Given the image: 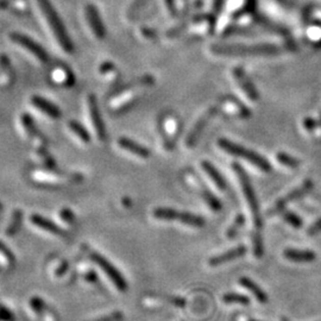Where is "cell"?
<instances>
[{"mask_svg":"<svg viewBox=\"0 0 321 321\" xmlns=\"http://www.w3.org/2000/svg\"><path fill=\"white\" fill-rule=\"evenodd\" d=\"M36 2H37L39 9L42 10L43 16H44L46 23H48L50 29L52 30V34L57 39V42H59V44L62 46V49L66 52L73 54V43H71V39L67 34L66 28H64L62 20H61V18L59 17L55 9L52 7L51 3L49 0H36Z\"/></svg>","mask_w":321,"mask_h":321,"instance_id":"cell-1","label":"cell"},{"mask_svg":"<svg viewBox=\"0 0 321 321\" xmlns=\"http://www.w3.org/2000/svg\"><path fill=\"white\" fill-rule=\"evenodd\" d=\"M218 144H219L220 148L225 150L226 152L249 160V162L255 164L257 168H259L260 170L265 171V173L271 170V164L268 162L264 157L260 156L259 153L252 151V150H249L244 148V146L234 144V143L227 141V139H219V141H218Z\"/></svg>","mask_w":321,"mask_h":321,"instance_id":"cell-2","label":"cell"},{"mask_svg":"<svg viewBox=\"0 0 321 321\" xmlns=\"http://www.w3.org/2000/svg\"><path fill=\"white\" fill-rule=\"evenodd\" d=\"M212 50L221 55H275L280 52V48L271 44L262 45H214Z\"/></svg>","mask_w":321,"mask_h":321,"instance_id":"cell-3","label":"cell"},{"mask_svg":"<svg viewBox=\"0 0 321 321\" xmlns=\"http://www.w3.org/2000/svg\"><path fill=\"white\" fill-rule=\"evenodd\" d=\"M235 173H237L239 180H240L243 192H244V195L246 200H248L250 208L252 210V216H253V223H255V226L257 230H260L262 227V219H260V213H259V206L258 201H257L255 191H253L251 182H250L248 175L244 171V169L239 166V164H234L233 166Z\"/></svg>","mask_w":321,"mask_h":321,"instance_id":"cell-4","label":"cell"},{"mask_svg":"<svg viewBox=\"0 0 321 321\" xmlns=\"http://www.w3.org/2000/svg\"><path fill=\"white\" fill-rule=\"evenodd\" d=\"M152 216L156 218V219L159 220H180V223L189 225V226H194V227H202L205 226V219L203 218H200L195 214L191 213H185V212H178L176 209L173 208H166V207H159V208L153 209Z\"/></svg>","mask_w":321,"mask_h":321,"instance_id":"cell-5","label":"cell"},{"mask_svg":"<svg viewBox=\"0 0 321 321\" xmlns=\"http://www.w3.org/2000/svg\"><path fill=\"white\" fill-rule=\"evenodd\" d=\"M91 258L93 262H94L95 264H98V265L101 268V270L107 275V276H109L111 282L116 285L118 290L121 292H125L127 290V282L125 281L123 275L118 271L117 268L114 266L109 259H106L105 257L99 255V253H92Z\"/></svg>","mask_w":321,"mask_h":321,"instance_id":"cell-6","label":"cell"},{"mask_svg":"<svg viewBox=\"0 0 321 321\" xmlns=\"http://www.w3.org/2000/svg\"><path fill=\"white\" fill-rule=\"evenodd\" d=\"M10 38L13 43H16V44L26 49L29 52H31L32 55H34L38 61H41V62L46 63L49 61L48 52L45 51L42 45H39L38 43H36L32 38L28 37V36H25V35L18 34V32H13V34H11Z\"/></svg>","mask_w":321,"mask_h":321,"instance_id":"cell-7","label":"cell"},{"mask_svg":"<svg viewBox=\"0 0 321 321\" xmlns=\"http://www.w3.org/2000/svg\"><path fill=\"white\" fill-rule=\"evenodd\" d=\"M312 188H313V182L310 181V180L305 181V182H303V184L301 185V187L294 189V191H291L290 193H288V194L285 195V196H283V198H281L280 200H277V202L275 203V206L269 210V212H268V216H274V214L280 213L281 210L284 209V207L287 206L289 202L294 201V200H296V199L302 198V196L306 195L307 193H308Z\"/></svg>","mask_w":321,"mask_h":321,"instance_id":"cell-8","label":"cell"},{"mask_svg":"<svg viewBox=\"0 0 321 321\" xmlns=\"http://www.w3.org/2000/svg\"><path fill=\"white\" fill-rule=\"evenodd\" d=\"M87 101H88V110H89V114H91L92 124H93V126H94L96 136H98V138L100 139V141L105 142L107 138L106 128L101 118V114H100L99 105H98V101H96L95 95L89 94Z\"/></svg>","mask_w":321,"mask_h":321,"instance_id":"cell-9","label":"cell"},{"mask_svg":"<svg viewBox=\"0 0 321 321\" xmlns=\"http://www.w3.org/2000/svg\"><path fill=\"white\" fill-rule=\"evenodd\" d=\"M218 113V107H210V109L207 111V112L203 114V116L200 118V119L196 121L194 127L192 128V131L189 132L187 141H185V144H187L188 148H194L196 142L199 141L200 136H201L202 131L206 128V125L208 124V121L212 119V118Z\"/></svg>","mask_w":321,"mask_h":321,"instance_id":"cell-10","label":"cell"},{"mask_svg":"<svg viewBox=\"0 0 321 321\" xmlns=\"http://www.w3.org/2000/svg\"><path fill=\"white\" fill-rule=\"evenodd\" d=\"M85 14L87 18V21L91 26L93 34L95 35L96 38H103L106 35L105 26H103L101 18H100L99 11L96 10V7L92 4H87L85 7Z\"/></svg>","mask_w":321,"mask_h":321,"instance_id":"cell-11","label":"cell"},{"mask_svg":"<svg viewBox=\"0 0 321 321\" xmlns=\"http://www.w3.org/2000/svg\"><path fill=\"white\" fill-rule=\"evenodd\" d=\"M246 251H248V250H246V246L239 245L237 246V248H233V249L228 250V251L226 252L220 253V255L210 257L208 260V264L212 266L221 265V264L228 263V262H231V260L239 258V257H243L246 253Z\"/></svg>","mask_w":321,"mask_h":321,"instance_id":"cell-12","label":"cell"},{"mask_svg":"<svg viewBox=\"0 0 321 321\" xmlns=\"http://www.w3.org/2000/svg\"><path fill=\"white\" fill-rule=\"evenodd\" d=\"M30 221L35 225V226L42 228V230L49 232V233H51L54 235H57V237H64V235H67L66 231H64L62 227H60L59 225H56L54 221L39 216V214H32L30 217Z\"/></svg>","mask_w":321,"mask_h":321,"instance_id":"cell-13","label":"cell"},{"mask_svg":"<svg viewBox=\"0 0 321 321\" xmlns=\"http://www.w3.org/2000/svg\"><path fill=\"white\" fill-rule=\"evenodd\" d=\"M31 102L36 109L42 111L43 113L46 114V116L52 118V119H60L61 116H62V112L56 105H54L52 102H50L49 100H46L43 98V96L35 95L31 98Z\"/></svg>","mask_w":321,"mask_h":321,"instance_id":"cell-14","label":"cell"},{"mask_svg":"<svg viewBox=\"0 0 321 321\" xmlns=\"http://www.w3.org/2000/svg\"><path fill=\"white\" fill-rule=\"evenodd\" d=\"M118 145H119L123 150H125V151L133 153L135 156L141 157V158L145 159L151 156V152H150L149 149H146L145 146L141 145L137 142L132 141V139L130 138H126V137L119 138L118 139Z\"/></svg>","mask_w":321,"mask_h":321,"instance_id":"cell-15","label":"cell"},{"mask_svg":"<svg viewBox=\"0 0 321 321\" xmlns=\"http://www.w3.org/2000/svg\"><path fill=\"white\" fill-rule=\"evenodd\" d=\"M233 74L235 80H237L238 84L240 85L242 89L245 92V94L249 96V99H251L252 101H257V100H258V92L256 91L255 86L252 85V82L249 80L248 76H246L244 70H243L242 68H235L233 70Z\"/></svg>","mask_w":321,"mask_h":321,"instance_id":"cell-16","label":"cell"},{"mask_svg":"<svg viewBox=\"0 0 321 321\" xmlns=\"http://www.w3.org/2000/svg\"><path fill=\"white\" fill-rule=\"evenodd\" d=\"M284 257L291 262L296 263H310L315 260L316 255L309 250H295V249H287L283 252Z\"/></svg>","mask_w":321,"mask_h":321,"instance_id":"cell-17","label":"cell"},{"mask_svg":"<svg viewBox=\"0 0 321 321\" xmlns=\"http://www.w3.org/2000/svg\"><path fill=\"white\" fill-rule=\"evenodd\" d=\"M239 283H240L243 287L248 289L249 291H251L253 296H255L257 301L262 302V303H266L268 300H269V298H268L266 292L263 290L262 288L259 287L258 284L255 283L252 280H250V278L248 277H242L240 280H239Z\"/></svg>","mask_w":321,"mask_h":321,"instance_id":"cell-18","label":"cell"},{"mask_svg":"<svg viewBox=\"0 0 321 321\" xmlns=\"http://www.w3.org/2000/svg\"><path fill=\"white\" fill-rule=\"evenodd\" d=\"M201 167L205 169L206 173L208 174V176L214 181V183L218 185V188L223 189V191L226 189V182H225L224 177L221 176V174L216 169V167H214L213 164L207 162V160H203V162L201 163Z\"/></svg>","mask_w":321,"mask_h":321,"instance_id":"cell-19","label":"cell"},{"mask_svg":"<svg viewBox=\"0 0 321 321\" xmlns=\"http://www.w3.org/2000/svg\"><path fill=\"white\" fill-rule=\"evenodd\" d=\"M68 127L70 128L71 132H73L80 141L84 143L91 142V135H89V132L86 130L85 126H82L80 123H77V121L75 120H70L69 123H68Z\"/></svg>","mask_w":321,"mask_h":321,"instance_id":"cell-20","label":"cell"},{"mask_svg":"<svg viewBox=\"0 0 321 321\" xmlns=\"http://www.w3.org/2000/svg\"><path fill=\"white\" fill-rule=\"evenodd\" d=\"M21 219H23V212L19 209L14 210L12 218H11V223L9 225L6 230V234L7 235H14L19 230L20 225H21Z\"/></svg>","mask_w":321,"mask_h":321,"instance_id":"cell-21","label":"cell"},{"mask_svg":"<svg viewBox=\"0 0 321 321\" xmlns=\"http://www.w3.org/2000/svg\"><path fill=\"white\" fill-rule=\"evenodd\" d=\"M223 301L225 303H240V305L248 306L251 303V300L246 295L238 294V292H227L223 296Z\"/></svg>","mask_w":321,"mask_h":321,"instance_id":"cell-22","label":"cell"},{"mask_svg":"<svg viewBox=\"0 0 321 321\" xmlns=\"http://www.w3.org/2000/svg\"><path fill=\"white\" fill-rule=\"evenodd\" d=\"M21 123H23L28 133L30 135V137H38V138L42 137V133H39L37 127H36L35 121L32 120V118L29 116V114H23V116H21Z\"/></svg>","mask_w":321,"mask_h":321,"instance_id":"cell-23","label":"cell"},{"mask_svg":"<svg viewBox=\"0 0 321 321\" xmlns=\"http://www.w3.org/2000/svg\"><path fill=\"white\" fill-rule=\"evenodd\" d=\"M276 159L280 163L283 164V166L292 168V169H296V168H299L300 166L299 159H296L294 158V157H291L290 155H287V153H284V152H278L276 155Z\"/></svg>","mask_w":321,"mask_h":321,"instance_id":"cell-24","label":"cell"},{"mask_svg":"<svg viewBox=\"0 0 321 321\" xmlns=\"http://www.w3.org/2000/svg\"><path fill=\"white\" fill-rule=\"evenodd\" d=\"M253 253L257 258H260L264 253V246H263V239L262 235L259 234V232L257 231L255 234H253Z\"/></svg>","mask_w":321,"mask_h":321,"instance_id":"cell-25","label":"cell"},{"mask_svg":"<svg viewBox=\"0 0 321 321\" xmlns=\"http://www.w3.org/2000/svg\"><path fill=\"white\" fill-rule=\"evenodd\" d=\"M244 221H245L244 216H243V214H238L237 218H235L233 225H232V226L228 228L227 237H230V238L235 237V235H237V233L239 232V230H240V227L243 226V225H244Z\"/></svg>","mask_w":321,"mask_h":321,"instance_id":"cell-26","label":"cell"},{"mask_svg":"<svg viewBox=\"0 0 321 321\" xmlns=\"http://www.w3.org/2000/svg\"><path fill=\"white\" fill-rule=\"evenodd\" d=\"M283 218L284 220L287 221V223H289L291 225V226H294L296 228H300L302 226V221L300 218L296 216V214L291 213V212H283Z\"/></svg>","mask_w":321,"mask_h":321,"instance_id":"cell-27","label":"cell"},{"mask_svg":"<svg viewBox=\"0 0 321 321\" xmlns=\"http://www.w3.org/2000/svg\"><path fill=\"white\" fill-rule=\"evenodd\" d=\"M203 198H205V200L207 202H208V205L212 207L213 209H216V210H219L220 208H221V203L218 201V199L217 198H214V196L210 194V193H208V192H203Z\"/></svg>","mask_w":321,"mask_h":321,"instance_id":"cell-28","label":"cell"},{"mask_svg":"<svg viewBox=\"0 0 321 321\" xmlns=\"http://www.w3.org/2000/svg\"><path fill=\"white\" fill-rule=\"evenodd\" d=\"M30 305L32 307V309L35 310L36 313H43L45 309V303L43 302V300L38 299V298H32L30 301Z\"/></svg>","mask_w":321,"mask_h":321,"instance_id":"cell-29","label":"cell"},{"mask_svg":"<svg viewBox=\"0 0 321 321\" xmlns=\"http://www.w3.org/2000/svg\"><path fill=\"white\" fill-rule=\"evenodd\" d=\"M146 3H148V0H133V3L131 4V6L128 7V10H127L128 16H131V14H135L136 12H137V11L141 10Z\"/></svg>","mask_w":321,"mask_h":321,"instance_id":"cell-30","label":"cell"},{"mask_svg":"<svg viewBox=\"0 0 321 321\" xmlns=\"http://www.w3.org/2000/svg\"><path fill=\"white\" fill-rule=\"evenodd\" d=\"M123 313L120 312H113L109 314V315H105L103 317H100V319H95L92 321H121L123 320Z\"/></svg>","mask_w":321,"mask_h":321,"instance_id":"cell-31","label":"cell"},{"mask_svg":"<svg viewBox=\"0 0 321 321\" xmlns=\"http://www.w3.org/2000/svg\"><path fill=\"white\" fill-rule=\"evenodd\" d=\"M61 217L63 218L64 221H67V223H70V224L75 220L74 214L71 213L70 209H63L62 212H61Z\"/></svg>","mask_w":321,"mask_h":321,"instance_id":"cell-32","label":"cell"},{"mask_svg":"<svg viewBox=\"0 0 321 321\" xmlns=\"http://www.w3.org/2000/svg\"><path fill=\"white\" fill-rule=\"evenodd\" d=\"M0 319L5 321H13V315L9 312V310L4 308V307H0Z\"/></svg>","mask_w":321,"mask_h":321,"instance_id":"cell-33","label":"cell"},{"mask_svg":"<svg viewBox=\"0 0 321 321\" xmlns=\"http://www.w3.org/2000/svg\"><path fill=\"white\" fill-rule=\"evenodd\" d=\"M320 232H321V219L317 220L315 224H313L312 226H310L309 231H308V234L309 235H314V234H316V233H320Z\"/></svg>","mask_w":321,"mask_h":321,"instance_id":"cell-34","label":"cell"},{"mask_svg":"<svg viewBox=\"0 0 321 321\" xmlns=\"http://www.w3.org/2000/svg\"><path fill=\"white\" fill-rule=\"evenodd\" d=\"M167 2V7L169 10V12L171 16H176V7H175L174 0H166Z\"/></svg>","mask_w":321,"mask_h":321,"instance_id":"cell-35","label":"cell"},{"mask_svg":"<svg viewBox=\"0 0 321 321\" xmlns=\"http://www.w3.org/2000/svg\"><path fill=\"white\" fill-rule=\"evenodd\" d=\"M171 302H173L175 306L180 307V308H183V307L185 306V300L183 298H177L176 296V298L171 299Z\"/></svg>","mask_w":321,"mask_h":321,"instance_id":"cell-36","label":"cell"},{"mask_svg":"<svg viewBox=\"0 0 321 321\" xmlns=\"http://www.w3.org/2000/svg\"><path fill=\"white\" fill-rule=\"evenodd\" d=\"M3 209V205H2V202H0V210Z\"/></svg>","mask_w":321,"mask_h":321,"instance_id":"cell-37","label":"cell"},{"mask_svg":"<svg viewBox=\"0 0 321 321\" xmlns=\"http://www.w3.org/2000/svg\"><path fill=\"white\" fill-rule=\"evenodd\" d=\"M250 321H258V320H250Z\"/></svg>","mask_w":321,"mask_h":321,"instance_id":"cell-38","label":"cell"}]
</instances>
